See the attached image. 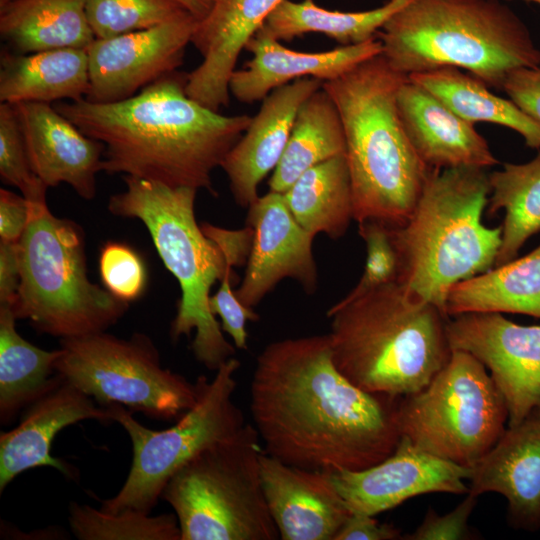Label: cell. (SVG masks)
<instances>
[{
	"label": "cell",
	"mask_w": 540,
	"mask_h": 540,
	"mask_svg": "<svg viewBox=\"0 0 540 540\" xmlns=\"http://www.w3.org/2000/svg\"><path fill=\"white\" fill-rule=\"evenodd\" d=\"M88 88L86 49L60 48L28 54L6 48L1 51V103L79 101L85 98Z\"/></svg>",
	"instance_id": "25"
},
{
	"label": "cell",
	"mask_w": 540,
	"mask_h": 540,
	"mask_svg": "<svg viewBox=\"0 0 540 540\" xmlns=\"http://www.w3.org/2000/svg\"><path fill=\"white\" fill-rule=\"evenodd\" d=\"M359 235L365 242L366 261L355 287L342 299L350 300L385 284L397 281L399 258L390 228L368 221L359 223Z\"/></svg>",
	"instance_id": "38"
},
{
	"label": "cell",
	"mask_w": 540,
	"mask_h": 540,
	"mask_svg": "<svg viewBox=\"0 0 540 540\" xmlns=\"http://www.w3.org/2000/svg\"><path fill=\"white\" fill-rule=\"evenodd\" d=\"M262 488L282 540H334L351 514L329 471L304 469L260 456Z\"/></svg>",
	"instance_id": "19"
},
{
	"label": "cell",
	"mask_w": 540,
	"mask_h": 540,
	"mask_svg": "<svg viewBox=\"0 0 540 540\" xmlns=\"http://www.w3.org/2000/svg\"><path fill=\"white\" fill-rule=\"evenodd\" d=\"M200 226L204 234L219 246L226 259V269L220 287L210 297V310L215 316L220 317L221 328L232 338L234 346L246 350L248 343L246 324L248 321H258L260 317L253 308L243 305L232 289L235 278L233 267L247 263L253 231L247 225L238 230L225 229L208 222H202Z\"/></svg>",
	"instance_id": "35"
},
{
	"label": "cell",
	"mask_w": 540,
	"mask_h": 540,
	"mask_svg": "<svg viewBox=\"0 0 540 540\" xmlns=\"http://www.w3.org/2000/svg\"><path fill=\"white\" fill-rule=\"evenodd\" d=\"M126 190L112 195L108 210L116 216L139 219L147 228L165 267L177 279L181 297L170 325L176 342L194 332L191 350L207 369L233 357L236 347L223 335L210 310V290L222 279L226 259L195 218L197 191L124 175Z\"/></svg>",
	"instance_id": "7"
},
{
	"label": "cell",
	"mask_w": 540,
	"mask_h": 540,
	"mask_svg": "<svg viewBox=\"0 0 540 540\" xmlns=\"http://www.w3.org/2000/svg\"><path fill=\"white\" fill-rule=\"evenodd\" d=\"M447 316L494 312L540 318V244L521 258L456 284L445 306Z\"/></svg>",
	"instance_id": "27"
},
{
	"label": "cell",
	"mask_w": 540,
	"mask_h": 540,
	"mask_svg": "<svg viewBox=\"0 0 540 540\" xmlns=\"http://www.w3.org/2000/svg\"><path fill=\"white\" fill-rule=\"evenodd\" d=\"M472 468L430 454L401 436L395 450L362 470L329 471L351 513L375 516L426 493L467 494Z\"/></svg>",
	"instance_id": "15"
},
{
	"label": "cell",
	"mask_w": 540,
	"mask_h": 540,
	"mask_svg": "<svg viewBox=\"0 0 540 540\" xmlns=\"http://www.w3.org/2000/svg\"><path fill=\"white\" fill-rule=\"evenodd\" d=\"M490 192L484 168L432 169L407 222L390 228L399 258L397 282L446 316L451 289L495 265L501 226L482 220Z\"/></svg>",
	"instance_id": "5"
},
{
	"label": "cell",
	"mask_w": 540,
	"mask_h": 540,
	"mask_svg": "<svg viewBox=\"0 0 540 540\" xmlns=\"http://www.w3.org/2000/svg\"><path fill=\"white\" fill-rule=\"evenodd\" d=\"M281 1L213 0L192 36L202 62L187 73L190 98L214 111L229 104V82L242 50Z\"/></svg>",
	"instance_id": "17"
},
{
	"label": "cell",
	"mask_w": 540,
	"mask_h": 540,
	"mask_svg": "<svg viewBox=\"0 0 540 540\" xmlns=\"http://www.w3.org/2000/svg\"><path fill=\"white\" fill-rule=\"evenodd\" d=\"M261 439L247 424L200 451L161 494L174 510L181 540H274L278 529L260 474Z\"/></svg>",
	"instance_id": "9"
},
{
	"label": "cell",
	"mask_w": 540,
	"mask_h": 540,
	"mask_svg": "<svg viewBox=\"0 0 540 540\" xmlns=\"http://www.w3.org/2000/svg\"><path fill=\"white\" fill-rule=\"evenodd\" d=\"M20 278L18 242L0 240V306L12 307Z\"/></svg>",
	"instance_id": "44"
},
{
	"label": "cell",
	"mask_w": 540,
	"mask_h": 540,
	"mask_svg": "<svg viewBox=\"0 0 540 540\" xmlns=\"http://www.w3.org/2000/svg\"><path fill=\"white\" fill-rule=\"evenodd\" d=\"M291 214L306 231L339 239L354 220L350 173L345 154L305 171L283 193Z\"/></svg>",
	"instance_id": "30"
},
{
	"label": "cell",
	"mask_w": 540,
	"mask_h": 540,
	"mask_svg": "<svg viewBox=\"0 0 540 540\" xmlns=\"http://www.w3.org/2000/svg\"><path fill=\"white\" fill-rule=\"evenodd\" d=\"M35 202L0 189V240L18 242L34 215Z\"/></svg>",
	"instance_id": "42"
},
{
	"label": "cell",
	"mask_w": 540,
	"mask_h": 540,
	"mask_svg": "<svg viewBox=\"0 0 540 540\" xmlns=\"http://www.w3.org/2000/svg\"><path fill=\"white\" fill-rule=\"evenodd\" d=\"M399 398L367 392L336 367L328 334L268 344L250 384V412L264 451L310 470H362L401 438Z\"/></svg>",
	"instance_id": "1"
},
{
	"label": "cell",
	"mask_w": 540,
	"mask_h": 540,
	"mask_svg": "<svg viewBox=\"0 0 540 540\" xmlns=\"http://www.w3.org/2000/svg\"><path fill=\"white\" fill-rule=\"evenodd\" d=\"M396 422L416 447L472 468L505 431L508 410L486 367L452 350L425 387L398 399Z\"/></svg>",
	"instance_id": "11"
},
{
	"label": "cell",
	"mask_w": 540,
	"mask_h": 540,
	"mask_svg": "<svg viewBox=\"0 0 540 540\" xmlns=\"http://www.w3.org/2000/svg\"><path fill=\"white\" fill-rule=\"evenodd\" d=\"M303 78L269 93L246 131L222 161L235 203L248 208L258 197V186L278 165L303 102L322 87Z\"/></svg>",
	"instance_id": "21"
},
{
	"label": "cell",
	"mask_w": 540,
	"mask_h": 540,
	"mask_svg": "<svg viewBox=\"0 0 540 540\" xmlns=\"http://www.w3.org/2000/svg\"><path fill=\"white\" fill-rule=\"evenodd\" d=\"M410 1L387 0L371 10L344 12L322 8L313 0H282L259 30L279 41L321 33L341 46L355 45L376 38L385 23Z\"/></svg>",
	"instance_id": "32"
},
{
	"label": "cell",
	"mask_w": 540,
	"mask_h": 540,
	"mask_svg": "<svg viewBox=\"0 0 540 540\" xmlns=\"http://www.w3.org/2000/svg\"><path fill=\"white\" fill-rule=\"evenodd\" d=\"M13 0H0V7L4 6L5 4L11 2Z\"/></svg>",
	"instance_id": "47"
},
{
	"label": "cell",
	"mask_w": 540,
	"mask_h": 540,
	"mask_svg": "<svg viewBox=\"0 0 540 540\" xmlns=\"http://www.w3.org/2000/svg\"><path fill=\"white\" fill-rule=\"evenodd\" d=\"M399 116L414 150L431 169L488 168L498 164L486 139L409 78L397 95Z\"/></svg>",
	"instance_id": "24"
},
{
	"label": "cell",
	"mask_w": 540,
	"mask_h": 540,
	"mask_svg": "<svg viewBox=\"0 0 540 540\" xmlns=\"http://www.w3.org/2000/svg\"><path fill=\"white\" fill-rule=\"evenodd\" d=\"M238 359L224 362L211 381L196 380L197 400L171 427L152 430L139 423L132 411L120 404L108 407L111 418L127 432L132 444V461L127 478L100 509L119 513L137 510L150 514L172 475L208 446L227 439L245 425L241 410L233 401L237 386Z\"/></svg>",
	"instance_id": "10"
},
{
	"label": "cell",
	"mask_w": 540,
	"mask_h": 540,
	"mask_svg": "<svg viewBox=\"0 0 540 540\" xmlns=\"http://www.w3.org/2000/svg\"><path fill=\"white\" fill-rule=\"evenodd\" d=\"M186 83L187 74L177 70L120 102L82 99L54 107L104 145L102 171L217 196L212 173L252 117L222 115L203 106L187 95Z\"/></svg>",
	"instance_id": "2"
},
{
	"label": "cell",
	"mask_w": 540,
	"mask_h": 540,
	"mask_svg": "<svg viewBox=\"0 0 540 540\" xmlns=\"http://www.w3.org/2000/svg\"><path fill=\"white\" fill-rule=\"evenodd\" d=\"M478 497L467 493L466 498L451 512L439 515L429 509L422 523L412 533L402 536L405 540H465L473 533L468 519L476 506Z\"/></svg>",
	"instance_id": "40"
},
{
	"label": "cell",
	"mask_w": 540,
	"mask_h": 540,
	"mask_svg": "<svg viewBox=\"0 0 540 540\" xmlns=\"http://www.w3.org/2000/svg\"><path fill=\"white\" fill-rule=\"evenodd\" d=\"M197 20L204 18L210 11L213 0H176Z\"/></svg>",
	"instance_id": "45"
},
{
	"label": "cell",
	"mask_w": 540,
	"mask_h": 540,
	"mask_svg": "<svg viewBox=\"0 0 540 540\" xmlns=\"http://www.w3.org/2000/svg\"><path fill=\"white\" fill-rule=\"evenodd\" d=\"M0 35L19 54L87 49L95 40L86 0H13L0 7Z\"/></svg>",
	"instance_id": "26"
},
{
	"label": "cell",
	"mask_w": 540,
	"mask_h": 540,
	"mask_svg": "<svg viewBox=\"0 0 540 540\" xmlns=\"http://www.w3.org/2000/svg\"><path fill=\"white\" fill-rule=\"evenodd\" d=\"M83 420L114 422L108 407H98L90 396L64 379L28 406L18 425L0 434V493L18 475L36 467H52L75 479L73 467L53 457L51 447L62 429Z\"/></svg>",
	"instance_id": "18"
},
{
	"label": "cell",
	"mask_w": 540,
	"mask_h": 540,
	"mask_svg": "<svg viewBox=\"0 0 540 540\" xmlns=\"http://www.w3.org/2000/svg\"><path fill=\"white\" fill-rule=\"evenodd\" d=\"M408 78L430 91L470 124L489 122L507 127L520 134L527 147L540 150V124L511 99L492 93L490 87L473 75L445 66L411 74Z\"/></svg>",
	"instance_id": "31"
},
{
	"label": "cell",
	"mask_w": 540,
	"mask_h": 540,
	"mask_svg": "<svg viewBox=\"0 0 540 540\" xmlns=\"http://www.w3.org/2000/svg\"><path fill=\"white\" fill-rule=\"evenodd\" d=\"M534 412L540 416V406Z\"/></svg>",
	"instance_id": "48"
},
{
	"label": "cell",
	"mask_w": 540,
	"mask_h": 540,
	"mask_svg": "<svg viewBox=\"0 0 540 540\" xmlns=\"http://www.w3.org/2000/svg\"><path fill=\"white\" fill-rule=\"evenodd\" d=\"M247 209L245 222L253 240L244 277L235 291L239 301L254 308L286 278L297 281L307 294L315 293L319 279L312 251L315 236L295 220L283 193L269 191Z\"/></svg>",
	"instance_id": "16"
},
{
	"label": "cell",
	"mask_w": 540,
	"mask_h": 540,
	"mask_svg": "<svg viewBox=\"0 0 540 540\" xmlns=\"http://www.w3.org/2000/svg\"><path fill=\"white\" fill-rule=\"evenodd\" d=\"M502 90L522 111L540 124V67L512 72Z\"/></svg>",
	"instance_id": "41"
},
{
	"label": "cell",
	"mask_w": 540,
	"mask_h": 540,
	"mask_svg": "<svg viewBox=\"0 0 540 540\" xmlns=\"http://www.w3.org/2000/svg\"><path fill=\"white\" fill-rule=\"evenodd\" d=\"M18 250L21 278L10 308L37 331L60 339L103 332L128 310L89 280L83 229L54 216L46 201L35 203Z\"/></svg>",
	"instance_id": "8"
},
{
	"label": "cell",
	"mask_w": 540,
	"mask_h": 540,
	"mask_svg": "<svg viewBox=\"0 0 540 540\" xmlns=\"http://www.w3.org/2000/svg\"><path fill=\"white\" fill-rule=\"evenodd\" d=\"M99 273L104 288L124 302L138 299L147 283L145 264L130 246L107 242L100 251Z\"/></svg>",
	"instance_id": "39"
},
{
	"label": "cell",
	"mask_w": 540,
	"mask_h": 540,
	"mask_svg": "<svg viewBox=\"0 0 540 540\" xmlns=\"http://www.w3.org/2000/svg\"><path fill=\"white\" fill-rule=\"evenodd\" d=\"M401 538L400 530L392 524H381L371 515L351 513L334 540H393Z\"/></svg>",
	"instance_id": "43"
},
{
	"label": "cell",
	"mask_w": 540,
	"mask_h": 540,
	"mask_svg": "<svg viewBox=\"0 0 540 540\" xmlns=\"http://www.w3.org/2000/svg\"><path fill=\"white\" fill-rule=\"evenodd\" d=\"M33 173L47 186L68 184L83 199L96 195L104 145L85 135L50 103L13 104Z\"/></svg>",
	"instance_id": "20"
},
{
	"label": "cell",
	"mask_w": 540,
	"mask_h": 540,
	"mask_svg": "<svg viewBox=\"0 0 540 540\" xmlns=\"http://www.w3.org/2000/svg\"><path fill=\"white\" fill-rule=\"evenodd\" d=\"M16 316L0 306V423L8 425L28 406L63 382L54 364L61 349L43 350L16 330Z\"/></svg>",
	"instance_id": "28"
},
{
	"label": "cell",
	"mask_w": 540,
	"mask_h": 540,
	"mask_svg": "<svg viewBox=\"0 0 540 540\" xmlns=\"http://www.w3.org/2000/svg\"><path fill=\"white\" fill-rule=\"evenodd\" d=\"M468 494L503 495L508 520L518 529H540V416L535 412L507 426L495 445L472 467Z\"/></svg>",
	"instance_id": "23"
},
{
	"label": "cell",
	"mask_w": 540,
	"mask_h": 540,
	"mask_svg": "<svg viewBox=\"0 0 540 540\" xmlns=\"http://www.w3.org/2000/svg\"><path fill=\"white\" fill-rule=\"evenodd\" d=\"M377 38L386 61L406 76L451 66L502 90L512 72L540 67L529 29L500 0H411Z\"/></svg>",
	"instance_id": "6"
},
{
	"label": "cell",
	"mask_w": 540,
	"mask_h": 540,
	"mask_svg": "<svg viewBox=\"0 0 540 540\" xmlns=\"http://www.w3.org/2000/svg\"><path fill=\"white\" fill-rule=\"evenodd\" d=\"M332 358L357 387L395 398L425 387L452 354L448 316L391 282L328 311Z\"/></svg>",
	"instance_id": "4"
},
{
	"label": "cell",
	"mask_w": 540,
	"mask_h": 540,
	"mask_svg": "<svg viewBox=\"0 0 540 540\" xmlns=\"http://www.w3.org/2000/svg\"><path fill=\"white\" fill-rule=\"evenodd\" d=\"M252 58L236 69L229 91L238 101L251 104L262 101L273 90L303 78L322 82L334 80L363 61L382 53L376 37L366 42L340 46L322 52H300L284 47L259 30L247 43Z\"/></svg>",
	"instance_id": "22"
},
{
	"label": "cell",
	"mask_w": 540,
	"mask_h": 540,
	"mask_svg": "<svg viewBox=\"0 0 540 540\" xmlns=\"http://www.w3.org/2000/svg\"><path fill=\"white\" fill-rule=\"evenodd\" d=\"M68 522L79 540H181L175 514L151 516L137 510L111 513L71 502Z\"/></svg>",
	"instance_id": "34"
},
{
	"label": "cell",
	"mask_w": 540,
	"mask_h": 540,
	"mask_svg": "<svg viewBox=\"0 0 540 540\" xmlns=\"http://www.w3.org/2000/svg\"><path fill=\"white\" fill-rule=\"evenodd\" d=\"M0 176L32 202L46 201L48 187L33 173L13 104H0Z\"/></svg>",
	"instance_id": "37"
},
{
	"label": "cell",
	"mask_w": 540,
	"mask_h": 540,
	"mask_svg": "<svg viewBox=\"0 0 540 540\" xmlns=\"http://www.w3.org/2000/svg\"><path fill=\"white\" fill-rule=\"evenodd\" d=\"M345 152L339 111L321 87L300 106L283 155L269 179V191L286 192L305 171Z\"/></svg>",
	"instance_id": "29"
},
{
	"label": "cell",
	"mask_w": 540,
	"mask_h": 540,
	"mask_svg": "<svg viewBox=\"0 0 540 540\" xmlns=\"http://www.w3.org/2000/svg\"><path fill=\"white\" fill-rule=\"evenodd\" d=\"M55 371L104 407L120 404L148 418L178 420L197 400L196 382L161 365L151 338L106 331L60 339Z\"/></svg>",
	"instance_id": "12"
},
{
	"label": "cell",
	"mask_w": 540,
	"mask_h": 540,
	"mask_svg": "<svg viewBox=\"0 0 540 540\" xmlns=\"http://www.w3.org/2000/svg\"><path fill=\"white\" fill-rule=\"evenodd\" d=\"M506 1H512V0H506ZM520 1L533 3V4H536V5H538L540 7V0H520Z\"/></svg>",
	"instance_id": "46"
},
{
	"label": "cell",
	"mask_w": 540,
	"mask_h": 540,
	"mask_svg": "<svg viewBox=\"0 0 540 540\" xmlns=\"http://www.w3.org/2000/svg\"><path fill=\"white\" fill-rule=\"evenodd\" d=\"M197 21L187 12L149 29L95 38L86 49L89 88L84 99L100 104L120 102L177 71Z\"/></svg>",
	"instance_id": "14"
},
{
	"label": "cell",
	"mask_w": 540,
	"mask_h": 540,
	"mask_svg": "<svg viewBox=\"0 0 540 540\" xmlns=\"http://www.w3.org/2000/svg\"><path fill=\"white\" fill-rule=\"evenodd\" d=\"M446 330L452 350L473 355L489 370L506 403L508 426L540 406V326L474 312L448 319Z\"/></svg>",
	"instance_id": "13"
},
{
	"label": "cell",
	"mask_w": 540,
	"mask_h": 540,
	"mask_svg": "<svg viewBox=\"0 0 540 540\" xmlns=\"http://www.w3.org/2000/svg\"><path fill=\"white\" fill-rule=\"evenodd\" d=\"M187 12L176 0H86L95 38L149 29Z\"/></svg>",
	"instance_id": "36"
},
{
	"label": "cell",
	"mask_w": 540,
	"mask_h": 540,
	"mask_svg": "<svg viewBox=\"0 0 540 540\" xmlns=\"http://www.w3.org/2000/svg\"><path fill=\"white\" fill-rule=\"evenodd\" d=\"M407 78L381 53L322 84L343 124L358 224L404 225L432 171L414 150L399 116L397 95Z\"/></svg>",
	"instance_id": "3"
},
{
	"label": "cell",
	"mask_w": 540,
	"mask_h": 540,
	"mask_svg": "<svg viewBox=\"0 0 540 540\" xmlns=\"http://www.w3.org/2000/svg\"><path fill=\"white\" fill-rule=\"evenodd\" d=\"M488 214L505 211L501 245L495 265L516 258L519 250L540 231V152L526 163H505L489 174Z\"/></svg>",
	"instance_id": "33"
}]
</instances>
